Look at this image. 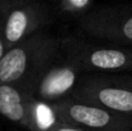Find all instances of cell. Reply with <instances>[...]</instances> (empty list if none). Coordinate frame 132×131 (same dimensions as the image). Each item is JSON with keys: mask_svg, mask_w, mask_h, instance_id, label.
Masks as SVG:
<instances>
[{"mask_svg": "<svg viewBox=\"0 0 132 131\" xmlns=\"http://www.w3.org/2000/svg\"><path fill=\"white\" fill-rule=\"evenodd\" d=\"M30 94L12 85L0 84V116L27 130V102Z\"/></svg>", "mask_w": 132, "mask_h": 131, "instance_id": "obj_8", "label": "cell"}, {"mask_svg": "<svg viewBox=\"0 0 132 131\" xmlns=\"http://www.w3.org/2000/svg\"><path fill=\"white\" fill-rule=\"evenodd\" d=\"M49 6L54 19L62 18L80 22L96 8V3L92 0H58L49 3Z\"/></svg>", "mask_w": 132, "mask_h": 131, "instance_id": "obj_10", "label": "cell"}, {"mask_svg": "<svg viewBox=\"0 0 132 131\" xmlns=\"http://www.w3.org/2000/svg\"><path fill=\"white\" fill-rule=\"evenodd\" d=\"M78 27L87 37L132 48V6H96L78 22Z\"/></svg>", "mask_w": 132, "mask_h": 131, "instance_id": "obj_5", "label": "cell"}, {"mask_svg": "<svg viewBox=\"0 0 132 131\" xmlns=\"http://www.w3.org/2000/svg\"><path fill=\"white\" fill-rule=\"evenodd\" d=\"M53 131H86L85 129H82V127H78V126H76V125H72V124H68V122H63V124H60L58 127H55Z\"/></svg>", "mask_w": 132, "mask_h": 131, "instance_id": "obj_11", "label": "cell"}, {"mask_svg": "<svg viewBox=\"0 0 132 131\" xmlns=\"http://www.w3.org/2000/svg\"><path fill=\"white\" fill-rule=\"evenodd\" d=\"M55 105L63 121L86 131H132V117L69 98L55 103Z\"/></svg>", "mask_w": 132, "mask_h": 131, "instance_id": "obj_7", "label": "cell"}, {"mask_svg": "<svg viewBox=\"0 0 132 131\" xmlns=\"http://www.w3.org/2000/svg\"><path fill=\"white\" fill-rule=\"evenodd\" d=\"M5 51H6V49H5V45H4V41H3V39H1V35H0V60H1V58L4 57Z\"/></svg>", "mask_w": 132, "mask_h": 131, "instance_id": "obj_12", "label": "cell"}, {"mask_svg": "<svg viewBox=\"0 0 132 131\" xmlns=\"http://www.w3.org/2000/svg\"><path fill=\"white\" fill-rule=\"evenodd\" d=\"M69 99L132 117V76L123 73L84 75Z\"/></svg>", "mask_w": 132, "mask_h": 131, "instance_id": "obj_4", "label": "cell"}, {"mask_svg": "<svg viewBox=\"0 0 132 131\" xmlns=\"http://www.w3.org/2000/svg\"><path fill=\"white\" fill-rule=\"evenodd\" d=\"M54 22L49 3L37 0H0V35L10 49Z\"/></svg>", "mask_w": 132, "mask_h": 131, "instance_id": "obj_3", "label": "cell"}, {"mask_svg": "<svg viewBox=\"0 0 132 131\" xmlns=\"http://www.w3.org/2000/svg\"><path fill=\"white\" fill-rule=\"evenodd\" d=\"M62 51V37L37 32L8 49L0 60V84L15 86L27 94L45 68Z\"/></svg>", "mask_w": 132, "mask_h": 131, "instance_id": "obj_1", "label": "cell"}, {"mask_svg": "<svg viewBox=\"0 0 132 131\" xmlns=\"http://www.w3.org/2000/svg\"><path fill=\"white\" fill-rule=\"evenodd\" d=\"M84 76L78 66L63 51L50 62L32 87L30 95L49 103H58L71 98Z\"/></svg>", "mask_w": 132, "mask_h": 131, "instance_id": "obj_6", "label": "cell"}, {"mask_svg": "<svg viewBox=\"0 0 132 131\" xmlns=\"http://www.w3.org/2000/svg\"><path fill=\"white\" fill-rule=\"evenodd\" d=\"M62 51L84 75H117L132 71V48L104 43L85 35H69L62 37Z\"/></svg>", "mask_w": 132, "mask_h": 131, "instance_id": "obj_2", "label": "cell"}, {"mask_svg": "<svg viewBox=\"0 0 132 131\" xmlns=\"http://www.w3.org/2000/svg\"><path fill=\"white\" fill-rule=\"evenodd\" d=\"M27 131H53L64 122L55 103L39 100L31 95L27 102Z\"/></svg>", "mask_w": 132, "mask_h": 131, "instance_id": "obj_9", "label": "cell"}]
</instances>
